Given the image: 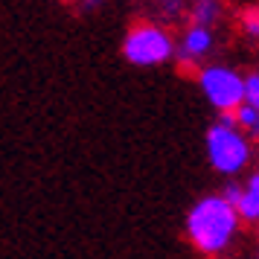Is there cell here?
I'll return each mask as SVG.
<instances>
[{
	"label": "cell",
	"mask_w": 259,
	"mask_h": 259,
	"mask_svg": "<svg viewBox=\"0 0 259 259\" xmlns=\"http://www.w3.org/2000/svg\"><path fill=\"white\" fill-rule=\"evenodd\" d=\"M256 157H259V146H256Z\"/></svg>",
	"instance_id": "9a60e30c"
},
{
	"label": "cell",
	"mask_w": 259,
	"mask_h": 259,
	"mask_svg": "<svg viewBox=\"0 0 259 259\" xmlns=\"http://www.w3.org/2000/svg\"><path fill=\"white\" fill-rule=\"evenodd\" d=\"M236 122H239V128L245 131V134H250L253 140H259V108L253 105H239V111L233 114Z\"/></svg>",
	"instance_id": "9c48e42d"
},
{
	"label": "cell",
	"mask_w": 259,
	"mask_h": 259,
	"mask_svg": "<svg viewBox=\"0 0 259 259\" xmlns=\"http://www.w3.org/2000/svg\"><path fill=\"white\" fill-rule=\"evenodd\" d=\"M219 18H222V3H219V0H198V3H189L187 24L215 26Z\"/></svg>",
	"instance_id": "52a82bcc"
},
{
	"label": "cell",
	"mask_w": 259,
	"mask_h": 259,
	"mask_svg": "<svg viewBox=\"0 0 259 259\" xmlns=\"http://www.w3.org/2000/svg\"><path fill=\"white\" fill-rule=\"evenodd\" d=\"M102 6V0H76V9L82 15H91L94 9H99Z\"/></svg>",
	"instance_id": "7c38bea8"
},
{
	"label": "cell",
	"mask_w": 259,
	"mask_h": 259,
	"mask_svg": "<svg viewBox=\"0 0 259 259\" xmlns=\"http://www.w3.org/2000/svg\"><path fill=\"white\" fill-rule=\"evenodd\" d=\"M236 26L247 41H259V3H247L236 15Z\"/></svg>",
	"instance_id": "ba28073f"
},
{
	"label": "cell",
	"mask_w": 259,
	"mask_h": 259,
	"mask_svg": "<svg viewBox=\"0 0 259 259\" xmlns=\"http://www.w3.org/2000/svg\"><path fill=\"white\" fill-rule=\"evenodd\" d=\"M245 102L259 108V70L245 73Z\"/></svg>",
	"instance_id": "30bf717a"
},
{
	"label": "cell",
	"mask_w": 259,
	"mask_h": 259,
	"mask_svg": "<svg viewBox=\"0 0 259 259\" xmlns=\"http://www.w3.org/2000/svg\"><path fill=\"white\" fill-rule=\"evenodd\" d=\"M187 3H198V0H187Z\"/></svg>",
	"instance_id": "5bb4252c"
},
{
	"label": "cell",
	"mask_w": 259,
	"mask_h": 259,
	"mask_svg": "<svg viewBox=\"0 0 259 259\" xmlns=\"http://www.w3.org/2000/svg\"><path fill=\"white\" fill-rule=\"evenodd\" d=\"M204 152H207L212 172L233 181L250 169L253 157H256V146H253L250 134L239 128L233 114H219V119L204 134Z\"/></svg>",
	"instance_id": "7a4b0ae2"
},
{
	"label": "cell",
	"mask_w": 259,
	"mask_h": 259,
	"mask_svg": "<svg viewBox=\"0 0 259 259\" xmlns=\"http://www.w3.org/2000/svg\"><path fill=\"white\" fill-rule=\"evenodd\" d=\"M227 198L236 204V210L242 215L245 224L259 227V169L256 172H247L242 181H233L224 187Z\"/></svg>",
	"instance_id": "8992f818"
},
{
	"label": "cell",
	"mask_w": 259,
	"mask_h": 259,
	"mask_svg": "<svg viewBox=\"0 0 259 259\" xmlns=\"http://www.w3.org/2000/svg\"><path fill=\"white\" fill-rule=\"evenodd\" d=\"M157 9L163 12V18H181L189 12L187 0H157Z\"/></svg>",
	"instance_id": "8fae6325"
},
{
	"label": "cell",
	"mask_w": 259,
	"mask_h": 259,
	"mask_svg": "<svg viewBox=\"0 0 259 259\" xmlns=\"http://www.w3.org/2000/svg\"><path fill=\"white\" fill-rule=\"evenodd\" d=\"M253 259H259V227H256V253H253Z\"/></svg>",
	"instance_id": "4fadbf2b"
},
{
	"label": "cell",
	"mask_w": 259,
	"mask_h": 259,
	"mask_svg": "<svg viewBox=\"0 0 259 259\" xmlns=\"http://www.w3.org/2000/svg\"><path fill=\"white\" fill-rule=\"evenodd\" d=\"M195 82L215 114H236L245 105V73L227 64H204L195 70Z\"/></svg>",
	"instance_id": "277c9868"
},
{
	"label": "cell",
	"mask_w": 259,
	"mask_h": 259,
	"mask_svg": "<svg viewBox=\"0 0 259 259\" xmlns=\"http://www.w3.org/2000/svg\"><path fill=\"white\" fill-rule=\"evenodd\" d=\"M122 59L131 67H160L178 56V44L172 32L157 21H137L125 29L122 38Z\"/></svg>",
	"instance_id": "3957f363"
},
{
	"label": "cell",
	"mask_w": 259,
	"mask_h": 259,
	"mask_svg": "<svg viewBox=\"0 0 259 259\" xmlns=\"http://www.w3.org/2000/svg\"><path fill=\"white\" fill-rule=\"evenodd\" d=\"M242 224L245 222L236 210V204L222 189V192H207L192 201L187 219H184V233H187V242L201 256L222 259L239 242Z\"/></svg>",
	"instance_id": "6da1fadb"
},
{
	"label": "cell",
	"mask_w": 259,
	"mask_h": 259,
	"mask_svg": "<svg viewBox=\"0 0 259 259\" xmlns=\"http://www.w3.org/2000/svg\"><path fill=\"white\" fill-rule=\"evenodd\" d=\"M215 50V32L212 26H198V24H187L178 41V64L184 70H198L204 67V59Z\"/></svg>",
	"instance_id": "5b68a950"
}]
</instances>
